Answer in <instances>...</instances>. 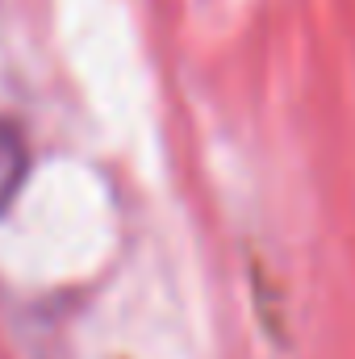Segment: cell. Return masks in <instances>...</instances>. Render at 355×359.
Masks as SVG:
<instances>
[{
    "instance_id": "6da1fadb",
    "label": "cell",
    "mask_w": 355,
    "mask_h": 359,
    "mask_svg": "<svg viewBox=\"0 0 355 359\" xmlns=\"http://www.w3.org/2000/svg\"><path fill=\"white\" fill-rule=\"evenodd\" d=\"M25 172H29V147H25V134L0 117V213L13 205V196L21 192L25 184Z\"/></svg>"
}]
</instances>
